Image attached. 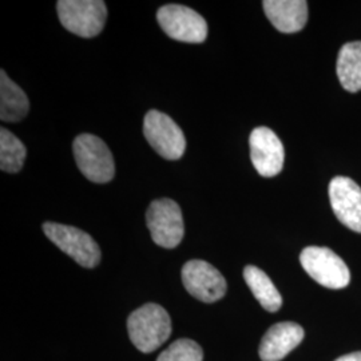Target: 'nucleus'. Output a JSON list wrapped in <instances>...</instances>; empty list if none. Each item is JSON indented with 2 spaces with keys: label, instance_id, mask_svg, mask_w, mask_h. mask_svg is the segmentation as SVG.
<instances>
[{
  "label": "nucleus",
  "instance_id": "obj_1",
  "mask_svg": "<svg viewBox=\"0 0 361 361\" xmlns=\"http://www.w3.org/2000/svg\"><path fill=\"white\" fill-rule=\"evenodd\" d=\"M128 331L135 348L143 353H152L170 337L171 320L165 308L150 302L130 314Z\"/></svg>",
  "mask_w": 361,
  "mask_h": 361
},
{
  "label": "nucleus",
  "instance_id": "obj_2",
  "mask_svg": "<svg viewBox=\"0 0 361 361\" xmlns=\"http://www.w3.org/2000/svg\"><path fill=\"white\" fill-rule=\"evenodd\" d=\"M56 10L66 30L80 38H94L102 32L107 8L101 0H59Z\"/></svg>",
  "mask_w": 361,
  "mask_h": 361
},
{
  "label": "nucleus",
  "instance_id": "obj_3",
  "mask_svg": "<svg viewBox=\"0 0 361 361\" xmlns=\"http://www.w3.org/2000/svg\"><path fill=\"white\" fill-rule=\"evenodd\" d=\"M73 152L78 169L87 180L106 183L114 178V158L101 138L92 134H80L74 140Z\"/></svg>",
  "mask_w": 361,
  "mask_h": 361
},
{
  "label": "nucleus",
  "instance_id": "obj_4",
  "mask_svg": "<svg viewBox=\"0 0 361 361\" xmlns=\"http://www.w3.org/2000/svg\"><path fill=\"white\" fill-rule=\"evenodd\" d=\"M43 232L52 244L83 268H95L102 258L98 244L90 234L78 228L56 222H44Z\"/></svg>",
  "mask_w": 361,
  "mask_h": 361
},
{
  "label": "nucleus",
  "instance_id": "obj_5",
  "mask_svg": "<svg viewBox=\"0 0 361 361\" xmlns=\"http://www.w3.org/2000/svg\"><path fill=\"white\" fill-rule=\"evenodd\" d=\"M300 262L304 271L325 288L343 289L350 283L347 264L329 247L308 246L301 252Z\"/></svg>",
  "mask_w": 361,
  "mask_h": 361
},
{
  "label": "nucleus",
  "instance_id": "obj_6",
  "mask_svg": "<svg viewBox=\"0 0 361 361\" xmlns=\"http://www.w3.org/2000/svg\"><path fill=\"white\" fill-rule=\"evenodd\" d=\"M146 224L157 245L173 249L180 245L183 234V217L180 207L170 198L153 201L146 212Z\"/></svg>",
  "mask_w": 361,
  "mask_h": 361
},
{
  "label": "nucleus",
  "instance_id": "obj_7",
  "mask_svg": "<svg viewBox=\"0 0 361 361\" xmlns=\"http://www.w3.org/2000/svg\"><path fill=\"white\" fill-rule=\"evenodd\" d=\"M143 134L155 152L166 159H180L185 153L183 131L170 116L158 110H150L145 116Z\"/></svg>",
  "mask_w": 361,
  "mask_h": 361
},
{
  "label": "nucleus",
  "instance_id": "obj_8",
  "mask_svg": "<svg viewBox=\"0 0 361 361\" xmlns=\"http://www.w3.org/2000/svg\"><path fill=\"white\" fill-rule=\"evenodd\" d=\"M157 20L166 35L174 40L186 43H202L207 39V20L186 6H162L157 11Z\"/></svg>",
  "mask_w": 361,
  "mask_h": 361
},
{
  "label": "nucleus",
  "instance_id": "obj_9",
  "mask_svg": "<svg viewBox=\"0 0 361 361\" xmlns=\"http://www.w3.org/2000/svg\"><path fill=\"white\" fill-rule=\"evenodd\" d=\"M182 283L194 298L207 304L221 300L228 289L225 277L202 259H192L183 265Z\"/></svg>",
  "mask_w": 361,
  "mask_h": 361
},
{
  "label": "nucleus",
  "instance_id": "obj_10",
  "mask_svg": "<svg viewBox=\"0 0 361 361\" xmlns=\"http://www.w3.org/2000/svg\"><path fill=\"white\" fill-rule=\"evenodd\" d=\"M250 159L258 174L265 178L276 177L284 168V145L269 128H256L249 138Z\"/></svg>",
  "mask_w": 361,
  "mask_h": 361
},
{
  "label": "nucleus",
  "instance_id": "obj_11",
  "mask_svg": "<svg viewBox=\"0 0 361 361\" xmlns=\"http://www.w3.org/2000/svg\"><path fill=\"white\" fill-rule=\"evenodd\" d=\"M329 200L337 219L353 232L361 233V188L338 176L329 183Z\"/></svg>",
  "mask_w": 361,
  "mask_h": 361
},
{
  "label": "nucleus",
  "instance_id": "obj_12",
  "mask_svg": "<svg viewBox=\"0 0 361 361\" xmlns=\"http://www.w3.org/2000/svg\"><path fill=\"white\" fill-rule=\"evenodd\" d=\"M305 332L296 323H279L271 325L259 344V357L262 361H280L301 344Z\"/></svg>",
  "mask_w": 361,
  "mask_h": 361
},
{
  "label": "nucleus",
  "instance_id": "obj_13",
  "mask_svg": "<svg viewBox=\"0 0 361 361\" xmlns=\"http://www.w3.org/2000/svg\"><path fill=\"white\" fill-rule=\"evenodd\" d=\"M264 11L280 32L301 31L308 22V3L304 0H265Z\"/></svg>",
  "mask_w": 361,
  "mask_h": 361
},
{
  "label": "nucleus",
  "instance_id": "obj_14",
  "mask_svg": "<svg viewBox=\"0 0 361 361\" xmlns=\"http://www.w3.org/2000/svg\"><path fill=\"white\" fill-rule=\"evenodd\" d=\"M30 111V102L25 91L13 82L4 70L0 71V119L3 122H19Z\"/></svg>",
  "mask_w": 361,
  "mask_h": 361
},
{
  "label": "nucleus",
  "instance_id": "obj_15",
  "mask_svg": "<svg viewBox=\"0 0 361 361\" xmlns=\"http://www.w3.org/2000/svg\"><path fill=\"white\" fill-rule=\"evenodd\" d=\"M336 73L341 86L349 92L361 90V40L349 42L337 56Z\"/></svg>",
  "mask_w": 361,
  "mask_h": 361
},
{
  "label": "nucleus",
  "instance_id": "obj_16",
  "mask_svg": "<svg viewBox=\"0 0 361 361\" xmlns=\"http://www.w3.org/2000/svg\"><path fill=\"white\" fill-rule=\"evenodd\" d=\"M244 280L264 310L273 313L281 308L283 297L265 271L255 265H247L244 269Z\"/></svg>",
  "mask_w": 361,
  "mask_h": 361
},
{
  "label": "nucleus",
  "instance_id": "obj_17",
  "mask_svg": "<svg viewBox=\"0 0 361 361\" xmlns=\"http://www.w3.org/2000/svg\"><path fill=\"white\" fill-rule=\"evenodd\" d=\"M26 146L10 130L0 129V169L6 173H18L23 168Z\"/></svg>",
  "mask_w": 361,
  "mask_h": 361
},
{
  "label": "nucleus",
  "instance_id": "obj_18",
  "mask_svg": "<svg viewBox=\"0 0 361 361\" xmlns=\"http://www.w3.org/2000/svg\"><path fill=\"white\" fill-rule=\"evenodd\" d=\"M202 348L190 338H180L164 350L157 361H202Z\"/></svg>",
  "mask_w": 361,
  "mask_h": 361
},
{
  "label": "nucleus",
  "instance_id": "obj_19",
  "mask_svg": "<svg viewBox=\"0 0 361 361\" xmlns=\"http://www.w3.org/2000/svg\"><path fill=\"white\" fill-rule=\"evenodd\" d=\"M335 361H361V352H353V353H348L344 355Z\"/></svg>",
  "mask_w": 361,
  "mask_h": 361
}]
</instances>
